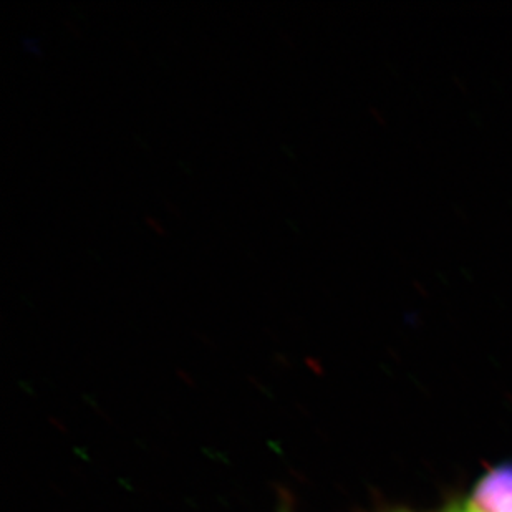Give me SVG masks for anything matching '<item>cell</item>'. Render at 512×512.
Instances as JSON below:
<instances>
[{"label":"cell","mask_w":512,"mask_h":512,"mask_svg":"<svg viewBox=\"0 0 512 512\" xmlns=\"http://www.w3.org/2000/svg\"><path fill=\"white\" fill-rule=\"evenodd\" d=\"M446 512H478L471 506V504H459V506H453Z\"/></svg>","instance_id":"2"},{"label":"cell","mask_w":512,"mask_h":512,"mask_svg":"<svg viewBox=\"0 0 512 512\" xmlns=\"http://www.w3.org/2000/svg\"><path fill=\"white\" fill-rule=\"evenodd\" d=\"M469 504L478 512H512V464H499L484 473Z\"/></svg>","instance_id":"1"}]
</instances>
